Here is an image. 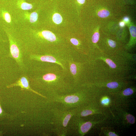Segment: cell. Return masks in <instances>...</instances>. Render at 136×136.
<instances>
[{
    "mask_svg": "<svg viewBox=\"0 0 136 136\" xmlns=\"http://www.w3.org/2000/svg\"><path fill=\"white\" fill-rule=\"evenodd\" d=\"M32 79L39 87L49 93L50 98L57 95L72 93L78 88L68 72L55 63L32 62Z\"/></svg>",
    "mask_w": 136,
    "mask_h": 136,
    "instance_id": "obj_1",
    "label": "cell"
},
{
    "mask_svg": "<svg viewBox=\"0 0 136 136\" xmlns=\"http://www.w3.org/2000/svg\"><path fill=\"white\" fill-rule=\"evenodd\" d=\"M52 112L53 131L58 135H65L67 134L68 123L75 115L76 109H66L59 103L54 102Z\"/></svg>",
    "mask_w": 136,
    "mask_h": 136,
    "instance_id": "obj_2",
    "label": "cell"
},
{
    "mask_svg": "<svg viewBox=\"0 0 136 136\" xmlns=\"http://www.w3.org/2000/svg\"><path fill=\"white\" fill-rule=\"evenodd\" d=\"M72 56H66L51 54L42 55L30 54L25 57V60L26 64L27 62L35 61L56 63L68 72V60L69 58Z\"/></svg>",
    "mask_w": 136,
    "mask_h": 136,
    "instance_id": "obj_3",
    "label": "cell"
},
{
    "mask_svg": "<svg viewBox=\"0 0 136 136\" xmlns=\"http://www.w3.org/2000/svg\"><path fill=\"white\" fill-rule=\"evenodd\" d=\"M78 59L79 58L72 56L69 58L68 60V73L77 87H78L83 64Z\"/></svg>",
    "mask_w": 136,
    "mask_h": 136,
    "instance_id": "obj_4",
    "label": "cell"
},
{
    "mask_svg": "<svg viewBox=\"0 0 136 136\" xmlns=\"http://www.w3.org/2000/svg\"><path fill=\"white\" fill-rule=\"evenodd\" d=\"M23 75L15 82L7 86V87L9 88L15 86H19L22 89H25L31 91L41 96L46 98V97L31 89L29 85L28 76L26 74H24Z\"/></svg>",
    "mask_w": 136,
    "mask_h": 136,
    "instance_id": "obj_5",
    "label": "cell"
},
{
    "mask_svg": "<svg viewBox=\"0 0 136 136\" xmlns=\"http://www.w3.org/2000/svg\"><path fill=\"white\" fill-rule=\"evenodd\" d=\"M47 42L52 43L56 41L57 38L55 35L52 32L48 30H44L41 33V36L39 37Z\"/></svg>",
    "mask_w": 136,
    "mask_h": 136,
    "instance_id": "obj_6",
    "label": "cell"
},
{
    "mask_svg": "<svg viewBox=\"0 0 136 136\" xmlns=\"http://www.w3.org/2000/svg\"><path fill=\"white\" fill-rule=\"evenodd\" d=\"M92 123L90 121L86 122L83 123L80 126L79 129L80 132L83 133L87 132L92 126Z\"/></svg>",
    "mask_w": 136,
    "mask_h": 136,
    "instance_id": "obj_7",
    "label": "cell"
},
{
    "mask_svg": "<svg viewBox=\"0 0 136 136\" xmlns=\"http://www.w3.org/2000/svg\"><path fill=\"white\" fill-rule=\"evenodd\" d=\"M52 19L53 22L57 24L60 23L62 21V17L60 14L58 13H56L54 14Z\"/></svg>",
    "mask_w": 136,
    "mask_h": 136,
    "instance_id": "obj_8",
    "label": "cell"
},
{
    "mask_svg": "<svg viewBox=\"0 0 136 136\" xmlns=\"http://www.w3.org/2000/svg\"><path fill=\"white\" fill-rule=\"evenodd\" d=\"M38 18V14L35 12H33L31 13L29 15V21L31 23H33L35 22L37 20Z\"/></svg>",
    "mask_w": 136,
    "mask_h": 136,
    "instance_id": "obj_9",
    "label": "cell"
},
{
    "mask_svg": "<svg viewBox=\"0 0 136 136\" xmlns=\"http://www.w3.org/2000/svg\"><path fill=\"white\" fill-rule=\"evenodd\" d=\"M110 15L109 11L105 10H103L99 11L98 13V15L100 17L105 18L108 17Z\"/></svg>",
    "mask_w": 136,
    "mask_h": 136,
    "instance_id": "obj_10",
    "label": "cell"
},
{
    "mask_svg": "<svg viewBox=\"0 0 136 136\" xmlns=\"http://www.w3.org/2000/svg\"><path fill=\"white\" fill-rule=\"evenodd\" d=\"M104 60L111 68L115 69L116 67L115 64L111 59L108 58H105Z\"/></svg>",
    "mask_w": 136,
    "mask_h": 136,
    "instance_id": "obj_11",
    "label": "cell"
},
{
    "mask_svg": "<svg viewBox=\"0 0 136 136\" xmlns=\"http://www.w3.org/2000/svg\"><path fill=\"white\" fill-rule=\"evenodd\" d=\"M21 8L23 10H28L31 9L32 7V5L26 2H23L21 5Z\"/></svg>",
    "mask_w": 136,
    "mask_h": 136,
    "instance_id": "obj_12",
    "label": "cell"
},
{
    "mask_svg": "<svg viewBox=\"0 0 136 136\" xmlns=\"http://www.w3.org/2000/svg\"><path fill=\"white\" fill-rule=\"evenodd\" d=\"M92 113V110L88 109H86L83 110L80 113V115L82 117H85L90 115Z\"/></svg>",
    "mask_w": 136,
    "mask_h": 136,
    "instance_id": "obj_13",
    "label": "cell"
},
{
    "mask_svg": "<svg viewBox=\"0 0 136 136\" xmlns=\"http://www.w3.org/2000/svg\"><path fill=\"white\" fill-rule=\"evenodd\" d=\"M118 83L115 82H113L109 83L107 85V87L111 89L116 88L118 87Z\"/></svg>",
    "mask_w": 136,
    "mask_h": 136,
    "instance_id": "obj_14",
    "label": "cell"
},
{
    "mask_svg": "<svg viewBox=\"0 0 136 136\" xmlns=\"http://www.w3.org/2000/svg\"><path fill=\"white\" fill-rule=\"evenodd\" d=\"M126 118L127 120L130 123L133 124L134 123L135 118L133 115L130 114H128L126 115Z\"/></svg>",
    "mask_w": 136,
    "mask_h": 136,
    "instance_id": "obj_15",
    "label": "cell"
},
{
    "mask_svg": "<svg viewBox=\"0 0 136 136\" xmlns=\"http://www.w3.org/2000/svg\"><path fill=\"white\" fill-rule=\"evenodd\" d=\"M133 90L130 88L126 89L123 91V93L124 95L125 96L130 95L133 93Z\"/></svg>",
    "mask_w": 136,
    "mask_h": 136,
    "instance_id": "obj_16",
    "label": "cell"
},
{
    "mask_svg": "<svg viewBox=\"0 0 136 136\" xmlns=\"http://www.w3.org/2000/svg\"><path fill=\"white\" fill-rule=\"evenodd\" d=\"M99 38V34L98 32H96L93 35L92 38V40L94 43H97Z\"/></svg>",
    "mask_w": 136,
    "mask_h": 136,
    "instance_id": "obj_17",
    "label": "cell"
},
{
    "mask_svg": "<svg viewBox=\"0 0 136 136\" xmlns=\"http://www.w3.org/2000/svg\"><path fill=\"white\" fill-rule=\"evenodd\" d=\"M129 30L131 36L133 37H135L136 36V27L134 26H131L130 27Z\"/></svg>",
    "mask_w": 136,
    "mask_h": 136,
    "instance_id": "obj_18",
    "label": "cell"
},
{
    "mask_svg": "<svg viewBox=\"0 0 136 136\" xmlns=\"http://www.w3.org/2000/svg\"><path fill=\"white\" fill-rule=\"evenodd\" d=\"M70 41L71 44L74 46H78L79 44V42L76 39L72 38L70 39Z\"/></svg>",
    "mask_w": 136,
    "mask_h": 136,
    "instance_id": "obj_19",
    "label": "cell"
},
{
    "mask_svg": "<svg viewBox=\"0 0 136 136\" xmlns=\"http://www.w3.org/2000/svg\"><path fill=\"white\" fill-rule=\"evenodd\" d=\"M108 43L109 45L112 48H115L116 46V43L115 41L111 40H109Z\"/></svg>",
    "mask_w": 136,
    "mask_h": 136,
    "instance_id": "obj_20",
    "label": "cell"
},
{
    "mask_svg": "<svg viewBox=\"0 0 136 136\" xmlns=\"http://www.w3.org/2000/svg\"><path fill=\"white\" fill-rule=\"evenodd\" d=\"M109 101V99H106L102 101V103L103 104H106L108 103Z\"/></svg>",
    "mask_w": 136,
    "mask_h": 136,
    "instance_id": "obj_21",
    "label": "cell"
},
{
    "mask_svg": "<svg viewBox=\"0 0 136 136\" xmlns=\"http://www.w3.org/2000/svg\"><path fill=\"white\" fill-rule=\"evenodd\" d=\"M109 135L110 136H118L115 133L112 132H110L109 133Z\"/></svg>",
    "mask_w": 136,
    "mask_h": 136,
    "instance_id": "obj_22",
    "label": "cell"
},
{
    "mask_svg": "<svg viewBox=\"0 0 136 136\" xmlns=\"http://www.w3.org/2000/svg\"><path fill=\"white\" fill-rule=\"evenodd\" d=\"M78 2L79 3L83 4L84 3L85 0H77Z\"/></svg>",
    "mask_w": 136,
    "mask_h": 136,
    "instance_id": "obj_23",
    "label": "cell"
},
{
    "mask_svg": "<svg viewBox=\"0 0 136 136\" xmlns=\"http://www.w3.org/2000/svg\"><path fill=\"white\" fill-rule=\"evenodd\" d=\"M120 26L122 27L124 25V23L123 22H121L119 24Z\"/></svg>",
    "mask_w": 136,
    "mask_h": 136,
    "instance_id": "obj_24",
    "label": "cell"
},
{
    "mask_svg": "<svg viewBox=\"0 0 136 136\" xmlns=\"http://www.w3.org/2000/svg\"><path fill=\"white\" fill-rule=\"evenodd\" d=\"M124 20L125 21H127L129 20V18L127 17H125L124 18Z\"/></svg>",
    "mask_w": 136,
    "mask_h": 136,
    "instance_id": "obj_25",
    "label": "cell"
},
{
    "mask_svg": "<svg viewBox=\"0 0 136 136\" xmlns=\"http://www.w3.org/2000/svg\"><path fill=\"white\" fill-rule=\"evenodd\" d=\"M2 109L1 106H0V115H1L2 113Z\"/></svg>",
    "mask_w": 136,
    "mask_h": 136,
    "instance_id": "obj_26",
    "label": "cell"
},
{
    "mask_svg": "<svg viewBox=\"0 0 136 136\" xmlns=\"http://www.w3.org/2000/svg\"><path fill=\"white\" fill-rule=\"evenodd\" d=\"M2 40L0 39V42L2 41Z\"/></svg>",
    "mask_w": 136,
    "mask_h": 136,
    "instance_id": "obj_27",
    "label": "cell"
}]
</instances>
